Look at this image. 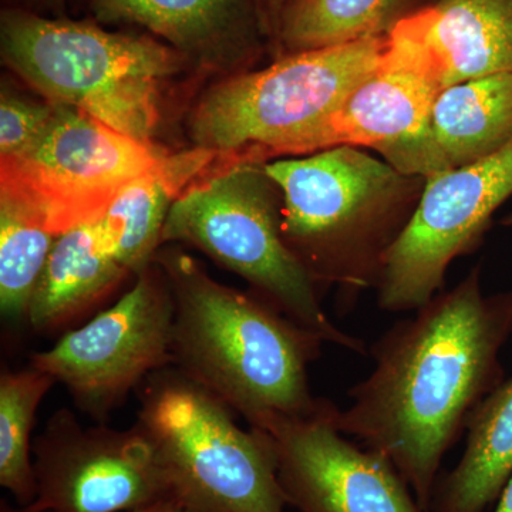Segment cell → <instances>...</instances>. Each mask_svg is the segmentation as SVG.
I'll list each match as a JSON object with an SVG mask.
<instances>
[{"instance_id": "obj_1", "label": "cell", "mask_w": 512, "mask_h": 512, "mask_svg": "<svg viewBox=\"0 0 512 512\" xmlns=\"http://www.w3.org/2000/svg\"><path fill=\"white\" fill-rule=\"evenodd\" d=\"M512 292L485 295L480 266L370 348L372 373L335 413L338 429L382 454L430 511L441 463L478 404L503 383Z\"/></svg>"}, {"instance_id": "obj_2", "label": "cell", "mask_w": 512, "mask_h": 512, "mask_svg": "<svg viewBox=\"0 0 512 512\" xmlns=\"http://www.w3.org/2000/svg\"><path fill=\"white\" fill-rule=\"evenodd\" d=\"M174 298L173 365L217 396L249 427L311 416L326 399L309 386L323 340L258 295L228 288L178 247L153 259Z\"/></svg>"}, {"instance_id": "obj_3", "label": "cell", "mask_w": 512, "mask_h": 512, "mask_svg": "<svg viewBox=\"0 0 512 512\" xmlns=\"http://www.w3.org/2000/svg\"><path fill=\"white\" fill-rule=\"evenodd\" d=\"M265 170L281 191L286 245L320 293L339 289V309L349 312L359 293L377 288L426 178L352 146L268 161Z\"/></svg>"}, {"instance_id": "obj_4", "label": "cell", "mask_w": 512, "mask_h": 512, "mask_svg": "<svg viewBox=\"0 0 512 512\" xmlns=\"http://www.w3.org/2000/svg\"><path fill=\"white\" fill-rule=\"evenodd\" d=\"M0 55L43 99L148 144L163 137L175 87L198 73L148 33L110 32L92 18L8 6L0 13Z\"/></svg>"}, {"instance_id": "obj_5", "label": "cell", "mask_w": 512, "mask_h": 512, "mask_svg": "<svg viewBox=\"0 0 512 512\" xmlns=\"http://www.w3.org/2000/svg\"><path fill=\"white\" fill-rule=\"evenodd\" d=\"M386 37L274 59L224 77L188 113L192 147L264 161L326 150L330 119L382 62Z\"/></svg>"}, {"instance_id": "obj_6", "label": "cell", "mask_w": 512, "mask_h": 512, "mask_svg": "<svg viewBox=\"0 0 512 512\" xmlns=\"http://www.w3.org/2000/svg\"><path fill=\"white\" fill-rule=\"evenodd\" d=\"M281 208V191L264 161H228L174 202L163 244L200 249L323 342L365 356L366 343L333 323L318 286L286 245Z\"/></svg>"}, {"instance_id": "obj_7", "label": "cell", "mask_w": 512, "mask_h": 512, "mask_svg": "<svg viewBox=\"0 0 512 512\" xmlns=\"http://www.w3.org/2000/svg\"><path fill=\"white\" fill-rule=\"evenodd\" d=\"M234 413L180 370L165 367L141 386L136 426L185 511L285 512L274 440L264 430L239 427Z\"/></svg>"}, {"instance_id": "obj_8", "label": "cell", "mask_w": 512, "mask_h": 512, "mask_svg": "<svg viewBox=\"0 0 512 512\" xmlns=\"http://www.w3.org/2000/svg\"><path fill=\"white\" fill-rule=\"evenodd\" d=\"M167 154L160 144L143 143L56 104L43 136L20 156L0 160V188L25 198L62 235L103 217L128 184Z\"/></svg>"}, {"instance_id": "obj_9", "label": "cell", "mask_w": 512, "mask_h": 512, "mask_svg": "<svg viewBox=\"0 0 512 512\" xmlns=\"http://www.w3.org/2000/svg\"><path fill=\"white\" fill-rule=\"evenodd\" d=\"M173 329V291L153 261L123 298L30 357V366L64 384L82 412L103 421L148 377L173 365Z\"/></svg>"}, {"instance_id": "obj_10", "label": "cell", "mask_w": 512, "mask_h": 512, "mask_svg": "<svg viewBox=\"0 0 512 512\" xmlns=\"http://www.w3.org/2000/svg\"><path fill=\"white\" fill-rule=\"evenodd\" d=\"M512 197V143L477 163L426 178L412 220L390 249L377 284L384 312H414L444 291L448 268L476 251Z\"/></svg>"}, {"instance_id": "obj_11", "label": "cell", "mask_w": 512, "mask_h": 512, "mask_svg": "<svg viewBox=\"0 0 512 512\" xmlns=\"http://www.w3.org/2000/svg\"><path fill=\"white\" fill-rule=\"evenodd\" d=\"M36 497L26 512H136L173 501L143 431L84 427L57 410L33 441Z\"/></svg>"}, {"instance_id": "obj_12", "label": "cell", "mask_w": 512, "mask_h": 512, "mask_svg": "<svg viewBox=\"0 0 512 512\" xmlns=\"http://www.w3.org/2000/svg\"><path fill=\"white\" fill-rule=\"evenodd\" d=\"M336 409L325 400L311 416L258 427L274 440L286 504L298 512H430L390 460L338 429Z\"/></svg>"}, {"instance_id": "obj_13", "label": "cell", "mask_w": 512, "mask_h": 512, "mask_svg": "<svg viewBox=\"0 0 512 512\" xmlns=\"http://www.w3.org/2000/svg\"><path fill=\"white\" fill-rule=\"evenodd\" d=\"M90 18L128 25L177 50L202 74L254 70L269 52L259 0H82Z\"/></svg>"}, {"instance_id": "obj_14", "label": "cell", "mask_w": 512, "mask_h": 512, "mask_svg": "<svg viewBox=\"0 0 512 512\" xmlns=\"http://www.w3.org/2000/svg\"><path fill=\"white\" fill-rule=\"evenodd\" d=\"M436 66L402 26L387 36L382 62L343 101L330 119L326 150L369 148L392 164L426 127L443 92Z\"/></svg>"}, {"instance_id": "obj_15", "label": "cell", "mask_w": 512, "mask_h": 512, "mask_svg": "<svg viewBox=\"0 0 512 512\" xmlns=\"http://www.w3.org/2000/svg\"><path fill=\"white\" fill-rule=\"evenodd\" d=\"M512 143V73L446 87L426 127L392 164L407 175H431L477 163Z\"/></svg>"}, {"instance_id": "obj_16", "label": "cell", "mask_w": 512, "mask_h": 512, "mask_svg": "<svg viewBox=\"0 0 512 512\" xmlns=\"http://www.w3.org/2000/svg\"><path fill=\"white\" fill-rule=\"evenodd\" d=\"M400 26L426 50L444 89L512 73V0H434Z\"/></svg>"}, {"instance_id": "obj_17", "label": "cell", "mask_w": 512, "mask_h": 512, "mask_svg": "<svg viewBox=\"0 0 512 512\" xmlns=\"http://www.w3.org/2000/svg\"><path fill=\"white\" fill-rule=\"evenodd\" d=\"M235 158L200 147L168 153L117 195L100 222L114 255L130 274H140L153 262L174 202L192 184Z\"/></svg>"}, {"instance_id": "obj_18", "label": "cell", "mask_w": 512, "mask_h": 512, "mask_svg": "<svg viewBox=\"0 0 512 512\" xmlns=\"http://www.w3.org/2000/svg\"><path fill=\"white\" fill-rule=\"evenodd\" d=\"M130 275L120 264L100 218L57 237L30 299L26 320L37 333L79 322Z\"/></svg>"}, {"instance_id": "obj_19", "label": "cell", "mask_w": 512, "mask_h": 512, "mask_svg": "<svg viewBox=\"0 0 512 512\" xmlns=\"http://www.w3.org/2000/svg\"><path fill=\"white\" fill-rule=\"evenodd\" d=\"M453 471L434 488L431 512H484L512 474V379L478 404Z\"/></svg>"}, {"instance_id": "obj_20", "label": "cell", "mask_w": 512, "mask_h": 512, "mask_svg": "<svg viewBox=\"0 0 512 512\" xmlns=\"http://www.w3.org/2000/svg\"><path fill=\"white\" fill-rule=\"evenodd\" d=\"M434 0H288L269 35L278 57L386 37Z\"/></svg>"}, {"instance_id": "obj_21", "label": "cell", "mask_w": 512, "mask_h": 512, "mask_svg": "<svg viewBox=\"0 0 512 512\" xmlns=\"http://www.w3.org/2000/svg\"><path fill=\"white\" fill-rule=\"evenodd\" d=\"M57 237L25 198L0 188V309L22 322Z\"/></svg>"}, {"instance_id": "obj_22", "label": "cell", "mask_w": 512, "mask_h": 512, "mask_svg": "<svg viewBox=\"0 0 512 512\" xmlns=\"http://www.w3.org/2000/svg\"><path fill=\"white\" fill-rule=\"evenodd\" d=\"M56 380L42 370L3 367L0 375V485L26 508L36 497L33 424L37 407Z\"/></svg>"}, {"instance_id": "obj_23", "label": "cell", "mask_w": 512, "mask_h": 512, "mask_svg": "<svg viewBox=\"0 0 512 512\" xmlns=\"http://www.w3.org/2000/svg\"><path fill=\"white\" fill-rule=\"evenodd\" d=\"M56 104L36 100L3 86L0 96V160L18 157L43 136Z\"/></svg>"}, {"instance_id": "obj_24", "label": "cell", "mask_w": 512, "mask_h": 512, "mask_svg": "<svg viewBox=\"0 0 512 512\" xmlns=\"http://www.w3.org/2000/svg\"><path fill=\"white\" fill-rule=\"evenodd\" d=\"M8 8L30 10L45 16H66L69 0H5Z\"/></svg>"}, {"instance_id": "obj_25", "label": "cell", "mask_w": 512, "mask_h": 512, "mask_svg": "<svg viewBox=\"0 0 512 512\" xmlns=\"http://www.w3.org/2000/svg\"><path fill=\"white\" fill-rule=\"evenodd\" d=\"M286 2H288V0H259L268 37L271 35V30L274 28L275 20L278 18L279 12L284 8Z\"/></svg>"}, {"instance_id": "obj_26", "label": "cell", "mask_w": 512, "mask_h": 512, "mask_svg": "<svg viewBox=\"0 0 512 512\" xmlns=\"http://www.w3.org/2000/svg\"><path fill=\"white\" fill-rule=\"evenodd\" d=\"M494 512H512V474L498 497L497 508Z\"/></svg>"}, {"instance_id": "obj_27", "label": "cell", "mask_w": 512, "mask_h": 512, "mask_svg": "<svg viewBox=\"0 0 512 512\" xmlns=\"http://www.w3.org/2000/svg\"><path fill=\"white\" fill-rule=\"evenodd\" d=\"M136 512H188L185 511L183 507H180L174 501H165V503H160L156 505H151V507L144 508V510L136 511Z\"/></svg>"}, {"instance_id": "obj_28", "label": "cell", "mask_w": 512, "mask_h": 512, "mask_svg": "<svg viewBox=\"0 0 512 512\" xmlns=\"http://www.w3.org/2000/svg\"><path fill=\"white\" fill-rule=\"evenodd\" d=\"M0 512H26L19 505H12L9 501L0 500Z\"/></svg>"}, {"instance_id": "obj_29", "label": "cell", "mask_w": 512, "mask_h": 512, "mask_svg": "<svg viewBox=\"0 0 512 512\" xmlns=\"http://www.w3.org/2000/svg\"><path fill=\"white\" fill-rule=\"evenodd\" d=\"M503 224L505 225V227H512V215H510V217L505 218Z\"/></svg>"}]
</instances>
